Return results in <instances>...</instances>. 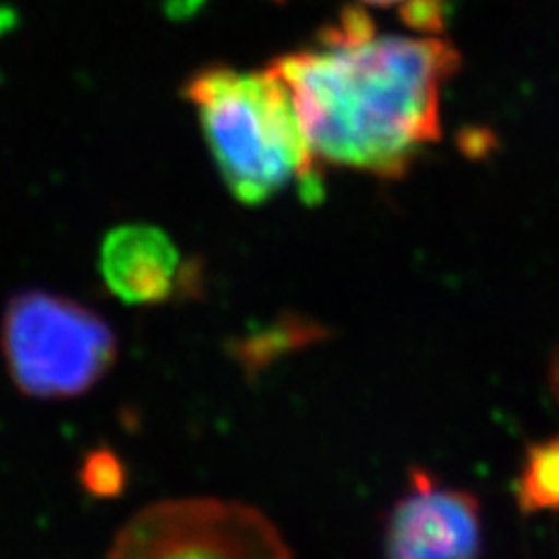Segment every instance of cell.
<instances>
[{
    "label": "cell",
    "mask_w": 559,
    "mask_h": 559,
    "mask_svg": "<svg viewBox=\"0 0 559 559\" xmlns=\"http://www.w3.org/2000/svg\"><path fill=\"white\" fill-rule=\"evenodd\" d=\"M304 133L322 164L399 180L441 138V90L460 51L441 38H371L277 57Z\"/></svg>",
    "instance_id": "cell-1"
},
{
    "label": "cell",
    "mask_w": 559,
    "mask_h": 559,
    "mask_svg": "<svg viewBox=\"0 0 559 559\" xmlns=\"http://www.w3.org/2000/svg\"><path fill=\"white\" fill-rule=\"evenodd\" d=\"M210 154L226 189L242 205H261L287 187L304 203L324 197L322 162L314 156L285 82L266 68L242 73L205 66L185 82Z\"/></svg>",
    "instance_id": "cell-2"
},
{
    "label": "cell",
    "mask_w": 559,
    "mask_h": 559,
    "mask_svg": "<svg viewBox=\"0 0 559 559\" xmlns=\"http://www.w3.org/2000/svg\"><path fill=\"white\" fill-rule=\"evenodd\" d=\"M0 345L16 390L31 399H75L110 373L115 329L68 296L45 289L14 294L3 312Z\"/></svg>",
    "instance_id": "cell-3"
},
{
    "label": "cell",
    "mask_w": 559,
    "mask_h": 559,
    "mask_svg": "<svg viewBox=\"0 0 559 559\" xmlns=\"http://www.w3.org/2000/svg\"><path fill=\"white\" fill-rule=\"evenodd\" d=\"M108 559H292L275 522L242 501L164 499L127 520Z\"/></svg>",
    "instance_id": "cell-4"
},
{
    "label": "cell",
    "mask_w": 559,
    "mask_h": 559,
    "mask_svg": "<svg viewBox=\"0 0 559 559\" xmlns=\"http://www.w3.org/2000/svg\"><path fill=\"white\" fill-rule=\"evenodd\" d=\"M480 499L411 466L406 489L384 518L382 559H480Z\"/></svg>",
    "instance_id": "cell-5"
},
{
    "label": "cell",
    "mask_w": 559,
    "mask_h": 559,
    "mask_svg": "<svg viewBox=\"0 0 559 559\" xmlns=\"http://www.w3.org/2000/svg\"><path fill=\"white\" fill-rule=\"evenodd\" d=\"M98 271L108 292L127 306L166 304L187 280L178 245L152 224H124L105 236Z\"/></svg>",
    "instance_id": "cell-6"
},
{
    "label": "cell",
    "mask_w": 559,
    "mask_h": 559,
    "mask_svg": "<svg viewBox=\"0 0 559 559\" xmlns=\"http://www.w3.org/2000/svg\"><path fill=\"white\" fill-rule=\"evenodd\" d=\"M326 338H331V329L326 324L310 314L285 310L269 322H259L242 334L226 338L224 353L238 366L242 378L252 382L277 361L299 355Z\"/></svg>",
    "instance_id": "cell-7"
},
{
    "label": "cell",
    "mask_w": 559,
    "mask_h": 559,
    "mask_svg": "<svg viewBox=\"0 0 559 559\" xmlns=\"http://www.w3.org/2000/svg\"><path fill=\"white\" fill-rule=\"evenodd\" d=\"M515 501L522 515L559 511V436L536 441L524 450Z\"/></svg>",
    "instance_id": "cell-8"
},
{
    "label": "cell",
    "mask_w": 559,
    "mask_h": 559,
    "mask_svg": "<svg viewBox=\"0 0 559 559\" xmlns=\"http://www.w3.org/2000/svg\"><path fill=\"white\" fill-rule=\"evenodd\" d=\"M82 492L96 501H112L127 492L129 471L110 445H94L84 452L78 468Z\"/></svg>",
    "instance_id": "cell-9"
},
{
    "label": "cell",
    "mask_w": 559,
    "mask_h": 559,
    "mask_svg": "<svg viewBox=\"0 0 559 559\" xmlns=\"http://www.w3.org/2000/svg\"><path fill=\"white\" fill-rule=\"evenodd\" d=\"M401 20L419 33H441L448 20V0H404Z\"/></svg>",
    "instance_id": "cell-10"
},
{
    "label": "cell",
    "mask_w": 559,
    "mask_h": 559,
    "mask_svg": "<svg viewBox=\"0 0 559 559\" xmlns=\"http://www.w3.org/2000/svg\"><path fill=\"white\" fill-rule=\"evenodd\" d=\"M548 382H550V392L555 396V401L559 404V349L555 353L552 361H550V373H548Z\"/></svg>",
    "instance_id": "cell-11"
},
{
    "label": "cell",
    "mask_w": 559,
    "mask_h": 559,
    "mask_svg": "<svg viewBox=\"0 0 559 559\" xmlns=\"http://www.w3.org/2000/svg\"><path fill=\"white\" fill-rule=\"evenodd\" d=\"M361 3H369V5H392V3H404V0H361Z\"/></svg>",
    "instance_id": "cell-12"
},
{
    "label": "cell",
    "mask_w": 559,
    "mask_h": 559,
    "mask_svg": "<svg viewBox=\"0 0 559 559\" xmlns=\"http://www.w3.org/2000/svg\"><path fill=\"white\" fill-rule=\"evenodd\" d=\"M275 3H283V0H275Z\"/></svg>",
    "instance_id": "cell-13"
}]
</instances>
